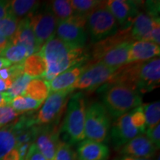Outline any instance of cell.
I'll use <instances>...</instances> for the list:
<instances>
[{
    "label": "cell",
    "mask_w": 160,
    "mask_h": 160,
    "mask_svg": "<svg viewBox=\"0 0 160 160\" xmlns=\"http://www.w3.org/2000/svg\"><path fill=\"white\" fill-rule=\"evenodd\" d=\"M31 79L32 78L25 74V73H22L19 77L13 79L12 81L11 87L6 91L10 99H12L19 96H24L26 88Z\"/></svg>",
    "instance_id": "cell-29"
},
{
    "label": "cell",
    "mask_w": 160,
    "mask_h": 160,
    "mask_svg": "<svg viewBox=\"0 0 160 160\" xmlns=\"http://www.w3.org/2000/svg\"><path fill=\"white\" fill-rule=\"evenodd\" d=\"M19 21L12 16L0 19V36L11 42L17 32Z\"/></svg>",
    "instance_id": "cell-30"
},
{
    "label": "cell",
    "mask_w": 160,
    "mask_h": 160,
    "mask_svg": "<svg viewBox=\"0 0 160 160\" xmlns=\"http://www.w3.org/2000/svg\"><path fill=\"white\" fill-rule=\"evenodd\" d=\"M72 91V90H66L51 92L37 115L33 117L34 125L37 126L58 125Z\"/></svg>",
    "instance_id": "cell-7"
},
{
    "label": "cell",
    "mask_w": 160,
    "mask_h": 160,
    "mask_svg": "<svg viewBox=\"0 0 160 160\" xmlns=\"http://www.w3.org/2000/svg\"><path fill=\"white\" fill-rule=\"evenodd\" d=\"M130 116H131V122L135 128H137L142 134L145 133L146 121L142 105L138 106L130 111Z\"/></svg>",
    "instance_id": "cell-33"
},
{
    "label": "cell",
    "mask_w": 160,
    "mask_h": 160,
    "mask_svg": "<svg viewBox=\"0 0 160 160\" xmlns=\"http://www.w3.org/2000/svg\"><path fill=\"white\" fill-rule=\"evenodd\" d=\"M43 102L42 101H38L26 96H19L12 99L8 105H11L17 113L20 114L38 109Z\"/></svg>",
    "instance_id": "cell-27"
},
{
    "label": "cell",
    "mask_w": 160,
    "mask_h": 160,
    "mask_svg": "<svg viewBox=\"0 0 160 160\" xmlns=\"http://www.w3.org/2000/svg\"><path fill=\"white\" fill-rule=\"evenodd\" d=\"M84 68H85V66L82 65L73 66L62 73H59L50 82H48L50 93L72 90V87L77 82L79 76L82 74Z\"/></svg>",
    "instance_id": "cell-19"
},
{
    "label": "cell",
    "mask_w": 160,
    "mask_h": 160,
    "mask_svg": "<svg viewBox=\"0 0 160 160\" xmlns=\"http://www.w3.org/2000/svg\"><path fill=\"white\" fill-rule=\"evenodd\" d=\"M111 131V117L101 102L91 103L86 108L85 139L104 143L109 138Z\"/></svg>",
    "instance_id": "cell-6"
},
{
    "label": "cell",
    "mask_w": 160,
    "mask_h": 160,
    "mask_svg": "<svg viewBox=\"0 0 160 160\" xmlns=\"http://www.w3.org/2000/svg\"><path fill=\"white\" fill-rule=\"evenodd\" d=\"M86 26L93 43L112 37L119 31L117 21L108 8L106 1H102L87 16Z\"/></svg>",
    "instance_id": "cell-5"
},
{
    "label": "cell",
    "mask_w": 160,
    "mask_h": 160,
    "mask_svg": "<svg viewBox=\"0 0 160 160\" xmlns=\"http://www.w3.org/2000/svg\"><path fill=\"white\" fill-rule=\"evenodd\" d=\"M11 99L8 97V95L7 94L6 92H2V93H0V106L4 105H8L11 101Z\"/></svg>",
    "instance_id": "cell-42"
},
{
    "label": "cell",
    "mask_w": 160,
    "mask_h": 160,
    "mask_svg": "<svg viewBox=\"0 0 160 160\" xmlns=\"http://www.w3.org/2000/svg\"><path fill=\"white\" fill-rule=\"evenodd\" d=\"M58 22L66 21L75 14L71 2L68 0H54L50 2L48 7Z\"/></svg>",
    "instance_id": "cell-26"
},
{
    "label": "cell",
    "mask_w": 160,
    "mask_h": 160,
    "mask_svg": "<svg viewBox=\"0 0 160 160\" xmlns=\"http://www.w3.org/2000/svg\"><path fill=\"white\" fill-rule=\"evenodd\" d=\"M11 81H5L0 78V93L7 91V90L11 87Z\"/></svg>",
    "instance_id": "cell-41"
},
{
    "label": "cell",
    "mask_w": 160,
    "mask_h": 160,
    "mask_svg": "<svg viewBox=\"0 0 160 160\" xmlns=\"http://www.w3.org/2000/svg\"><path fill=\"white\" fill-rule=\"evenodd\" d=\"M110 133L113 147L117 149H119L133 138L142 134L132 124L130 112L115 119Z\"/></svg>",
    "instance_id": "cell-13"
},
{
    "label": "cell",
    "mask_w": 160,
    "mask_h": 160,
    "mask_svg": "<svg viewBox=\"0 0 160 160\" xmlns=\"http://www.w3.org/2000/svg\"><path fill=\"white\" fill-rule=\"evenodd\" d=\"M124 156L151 159L156 155L157 148L146 135L140 134L119 148Z\"/></svg>",
    "instance_id": "cell-14"
},
{
    "label": "cell",
    "mask_w": 160,
    "mask_h": 160,
    "mask_svg": "<svg viewBox=\"0 0 160 160\" xmlns=\"http://www.w3.org/2000/svg\"><path fill=\"white\" fill-rule=\"evenodd\" d=\"M49 93L48 82L41 78H36L31 80L24 96L38 101L45 102Z\"/></svg>",
    "instance_id": "cell-23"
},
{
    "label": "cell",
    "mask_w": 160,
    "mask_h": 160,
    "mask_svg": "<svg viewBox=\"0 0 160 160\" xmlns=\"http://www.w3.org/2000/svg\"><path fill=\"white\" fill-rule=\"evenodd\" d=\"M159 18H153L146 13H139L130 29L132 39L137 41H146Z\"/></svg>",
    "instance_id": "cell-20"
},
{
    "label": "cell",
    "mask_w": 160,
    "mask_h": 160,
    "mask_svg": "<svg viewBox=\"0 0 160 160\" xmlns=\"http://www.w3.org/2000/svg\"><path fill=\"white\" fill-rule=\"evenodd\" d=\"M146 41L152 42L159 45L160 44V21L158 20L155 23L154 27L151 32Z\"/></svg>",
    "instance_id": "cell-38"
},
{
    "label": "cell",
    "mask_w": 160,
    "mask_h": 160,
    "mask_svg": "<svg viewBox=\"0 0 160 160\" xmlns=\"http://www.w3.org/2000/svg\"><path fill=\"white\" fill-rule=\"evenodd\" d=\"M0 57H3L11 64H22L29 53L25 46L19 44H11L0 53Z\"/></svg>",
    "instance_id": "cell-25"
},
{
    "label": "cell",
    "mask_w": 160,
    "mask_h": 160,
    "mask_svg": "<svg viewBox=\"0 0 160 160\" xmlns=\"http://www.w3.org/2000/svg\"><path fill=\"white\" fill-rule=\"evenodd\" d=\"M142 2L128 0H109L106 5L117 21L120 31H128L133 20L139 13L140 5Z\"/></svg>",
    "instance_id": "cell-11"
},
{
    "label": "cell",
    "mask_w": 160,
    "mask_h": 160,
    "mask_svg": "<svg viewBox=\"0 0 160 160\" xmlns=\"http://www.w3.org/2000/svg\"><path fill=\"white\" fill-rule=\"evenodd\" d=\"M18 116L19 113L12 108L8 104L0 106V128L14 122L18 118Z\"/></svg>",
    "instance_id": "cell-34"
},
{
    "label": "cell",
    "mask_w": 160,
    "mask_h": 160,
    "mask_svg": "<svg viewBox=\"0 0 160 160\" xmlns=\"http://www.w3.org/2000/svg\"><path fill=\"white\" fill-rule=\"evenodd\" d=\"M39 53L46 64L43 79L47 82L73 66L82 65L88 57L84 48L72 47L57 36L44 44Z\"/></svg>",
    "instance_id": "cell-1"
},
{
    "label": "cell",
    "mask_w": 160,
    "mask_h": 160,
    "mask_svg": "<svg viewBox=\"0 0 160 160\" xmlns=\"http://www.w3.org/2000/svg\"><path fill=\"white\" fill-rule=\"evenodd\" d=\"M119 69L108 67L99 62H96L85 67L71 89L73 91L76 89L94 90L104 84L110 82Z\"/></svg>",
    "instance_id": "cell-9"
},
{
    "label": "cell",
    "mask_w": 160,
    "mask_h": 160,
    "mask_svg": "<svg viewBox=\"0 0 160 160\" xmlns=\"http://www.w3.org/2000/svg\"><path fill=\"white\" fill-rule=\"evenodd\" d=\"M159 45L148 41L132 42L130 46L128 63L139 62L159 57Z\"/></svg>",
    "instance_id": "cell-15"
},
{
    "label": "cell",
    "mask_w": 160,
    "mask_h": 160,
    "mask_svg": "<svg viewBox=\"0 0 160 160\" xmlns=\"http://www.w3.org/2000/svg\"><path fill=\"white\" fill-rule=\"evenodd\" d=\"M22 68L25 74L34 79H43L46 73L45 62L39 52L26 58L22 63Z\"/></svg>",
    "instance_id": "cell-22"
},
{
    "label": "cell",
    "mask_w": 160,
    "mask_h": 160,
    "mask_svg": "<svg viewBox=\"0 0 160 160\" xmlns=\"http://www.w3.org/2000/svg\"><path fill=\"white\" fill-rule=\"evenodd\" d=\"M10 44H11V42H10L8 39L2 37V36H0V53H1L6 47H8Z\"/></svg>",
    "instance_id": "cell-43"
},
{
    "label": "cell",
    "mask_w": 160,
    "mask_h": 160,
    "mask_svg": "<svg viewBox=\"0 0 160 160\" xmlns=\"http://www.w3.org/2000/svg\"><path fill=\"white\" fill-rule=\"evenodd\" d=\"M105 85L101 91L102 104L113 119H117L142 105L141 93L128 86L113 82Z\"/></svg>",
    "instance_id": "cell-3"
},
{
    "label": "cell",
    "mask_w": 160,
    "mask_h": 160,
    "mask_svg": "<svg viewBox=\"0 0 160 160\" xmlns=\"http://www.w3.org/2000/svg\"><path fill=\"white\" fill-rule=\"evenodd\" d=\"M62 132L68 143L73 145L85 139V122L86 101L83 93H76L70 98Z\"/></svg>",
    "instance_id": "cell-4"
},
{
    "label": "cell",
    "mask_w": 160,
    "mask_h": 160,
    "mask_svg": "<svg viewBox=\"0 0 160 160\" xmlns=\"http://www.w3.org/2000/svg\"><path fill=\"white\" fill-rule=\"evenodd\" d=\"M9 4L10 1L0 0V19L11 16L9 11Z\"/></svg>",
    "instance_id": "cell-39"
},
{
    "label": "cell",
    "mask_w": 160,
    "mask_h": 160,
    "mask_svg": "<svg viewBox=\"0 0 160 160\" xmlns=\"http://www.w3.org/2000/svg\"><path fill=\"white\" fill-rule=\"evenodd\" d=\"M29 18L32 31L42 48L44 44L56 36L58 20L48 8L42 11L33 13Z\"/></svg>",
    "instance_id": "cell-10"
},
{
    "label": "cell",
    "mask_w": 160,
    "mask_h": 160,
    "mask_svg": "<svg viewBox=\"0 0 160 160\" xmlns=\"http://www.w3.org/2000/svg\"><path fill=\"white\" fill-rule=\"evenodd\" d=\"M118 70L110 82L128 86L139 93L151 92L157 88L160 82L159 57L139 62L130 63Z\"/></svg>",
    "instance_id": "cell-2"
},
{
    "label": "cell",
    "mask_w": 160,
    "mask_h": 160,
    "mask_svg": "<svg viewBox=\"0 0 160 160\" xmlns=\"http://www.w3.org/2000/svg\"><path fill=\"white\" fill-rule=\"evenodd\" d=\"M87 17L74 14L66 21L58 22L57 37L72 47L84 48L88 40Z\"/></svg>",
    "instance_id": "cell-8"
},
{
    "label": "cell",
    "mask_w": 160,
    "mask_h": 160,
    "mask_svg": "<svg viewBox=\"0 0 160 160\" xmlns=\"http://www.w3.org/2000/svg\"><path fill=\"white\" fill-rule=\"evenodd\" d=\"M16 134L13 123L0 128V160L16 148Z\"/></svg>",
    "instance_id": "cell-24"
},
{
    "label": "cell",
    "mask_w": 160,
    "mask_h": 160,
    "mask_svg": "<svg viewBox=\"0 0 160 160\" xmlns=\"http://www.w3.org/2000/svg\"><path fill=\"white\" fill-rule=\"evenodd\" d=\"M40 2L34 0H13L10 1V15L18 20L29 17L36 13Z\"/></svg>",
    "instance_id": "cell-21"
},
{
    "label": "cell",
    "mask_w": 160,
    "mask_h": 160,
    "mask_svg": "<svg viewBox=\"0 0 160 160\" xmlns=\"http://www.w3.org/2000/svg\"><path fill=\"white\" fill-rule=\"evenodd\" d=\"M11 65L12 64L8 60L0 57V70L5 68H8L10 66H11Z\"/></svg>",
    "instance_id": "cell-44"
},
{
    "label": "cell",
    "mask_w": 160,
    "mask_h": 160,
    "mask_svg": "<svg viewBox=\"0 0 160 160\" xmlns=\"http://www.w3.org/2000/svg\"><path fill=\"white\" fill-rule=\"evenodd\" d=\"M24 160H47L33 142L30 146Z\"/></svg>",
    "instance_id": "cell-36"
},
{
    "label": "cell",
    "mask_w": 160,
    "mask_h": 160,
    "mask_svg": "<svg viewBox=\"0 0 160 160\" xmlns=\"http://www.w3.org/2000/svg\"><path fill=\"white\" fill-rule=\"evenodd\" d=\"M142 105L146 121V130L152 129L159 125L160 102L159 101L152 103L144 104Z\"/></svg>",
    "instance_id": "cell-28"
},
{
    "label": "cell",
    "mask_w": 160,
    "mask_h": 160,
    "mask_svg": "<svg viewBox=\"0 0 160 160\" xmlns=\"http://www.w3.org/2000/svg\"><path fill=\"white\" fill-rule=\"evenodd\" d=\"M11 42L25 46L28 50L29 56L38 53L40 51L41 47L38 44L34 33L30 25L29 17L20 20L17 32Z\"/></svg>",
    "instance_id": "cell-18"
},
{
    "label": "cell",
    "mask_w": 160,
    "mask_h": 160,
    "mask_svg": "<svg viewBox=\"0 0 160 160\" xmlns=\"http://www.w3.org/2000/svg\"><path fill=\"white\" fill-rule=\"evenodd\" d=\"M77 154L71 145L67 142L60 140L56 151L53 160H76Z\"/></svg>",
    "instance_id": "cell-32"
},
{
    "label": "cell",
    "mask_w": 160,
    "mask_h": 160,
    "mask_svg": "<svg viewBox=\"0 0 160 160\" xmlns=\"http://www.w3.org/2000/svg\"><path fill=\"white\" fill-rule=\"evenodd\" d=\"M144 5L146 6L147 14L153 18H159V1H147L144 2Z\"/></svg>",
    "instance_id": "cell-37"
},
{
    "label": "cell",
    "mask_w": 160,
    "mask_h": 160,
    "mask_svg": "<svg viewBox=\"0 0 160 160\" xmlns=\"http://www.w3.org/2000/svg\"><path fill=\"white\" fill-rule=\"evenodd\" d=\"M1 160H24V159L21 157V154L18 149L15 148L8 153H7Z\"/></svg>",
    "instance_id": "cell-40"
},
{
    "label": "cell",
    "mask_w": 160,
    "mask_h": 160,
    "mask_svg": "<svg viewBox=\"0 0 160 160\" xmlns=\"http://www.w3.org/2000/svg\"><path fill=\"white\" fill-rule=\"evenodd\" d=\"M75 14L87 17L93 9L96 8L102 1L98 0H71L70 1Z\"/></svg>",
    "instance_id": "cell-31"
},
{
    "label": "cell",
    "mask_w": 160,
    "mask_h": 160,
    "mask_svg": "<svg viewBox=\"0 0 160 160\" xmlns=\"http://www.w3.org/2000/svg\"><path fill=\"white\" fill-rule=\"evenodd\" d=\"M58 125L39 126L34 143L47 160L54 159L59 139Z\"/></svg>",
    "instance_id": "cell-12"
},
{
    "label": "cell",
    "mask_w": 160,
    "mask_h": 160,
    "mask_svg": "<svg viewBox=\"0 0 160 160\" xmlns=\"http://www.w3.org/2000/svg\"><path fill=\"white\" fill-rule=\"evenodd\" d=\"M145 133L147 137L151 140L157 150H159L160 147V125H157L152 129L146 130Z\"/></svg>",
    "instance_id": "cell-35"
},
{
    "label": "cell",
    "mask_w": 160,
    "mask_h": 160,
    "mask_svg": "<svg viewBox=\"0 0 160 160\" xmlns=\"http://www.w3.org/2000/svg\"><path fill=\"white\" fill-rule=\"evenodd\" d=\"M76 154L78 160H108L110 150L105 143L85 139L79 142Z\"/></svg>",
    "instance_id": "cell-17"
},
{
    "label": "cell",
    "mask_w": 160,
    "mask_h": 160,
    "mask_svg": "<svg viewBox=\"0 0 160 160\" xmlns=\"http://www.w3.org/2000/svg\"><path fill=\"white\" fill-rule=\"evenodd\" d=\"M115 160H152V159H142V158H136V157H128V156H124L122 155L121 157L117 158Z\"/></svg>",
    "instance_id": "cell-45"
},
{
    "label": "cell",
    "mask_w": 160,
    "mask_h": 160,
    "mask_svg": "<svg viewBox=\"0 0 160 160\" xmlns=\"http://www.w3.org/2000/svg\"><path fill=\"white\" fill-rule=\"evenodd\" d=\"M131 42H124L110 48L97 62L116 69L128 65V57Z\"/></svg>",
    "instance_id": "cell-16"
}]
</instances>
